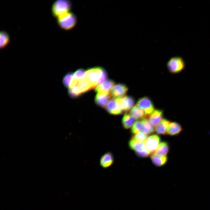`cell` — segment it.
<instances>
[{
	"label": "cell",
	"instance_id": "cell-1",
	"mask_svg": "<svg viewBox=\"0 0 210 210\" xmlns=\"http://www.w3.org/2000/svg\"><path fill=\"white\" fill-rule=\"evenodd\" d=\"M85 77L94 88L104 82L107 77V74L103 68L95 67L87 70Z\"/></svg>",
	"mask_w": 210,
	"mask_h": 210
},
{
	"label": "cell",
	"instance_id": "cell-2",
	"mask_svg": "<svg viewBox=\"0 0 210 210\" xmlns=\"http://www.w3.org/2000/svg\"><path fill=\"white\" fill-rule=\"evenodd\" d=\"M72 4L68 0H57L52 4V13L53 16L57 18L69 12L71 8Z\"/></svg>",
	"mask_w": 210,
	"mask_h": 210
},
{
	"label": "cell",
	"instance_id": "cell-3",
	"mask_svg": "<svg viewBox=\"0 0 210 210\" xmlns=\"http://www.w3.org/2000/svg\"><path fill=\"white\" fill-rule=\"evenodd\" d=\"M59 26L63 29L70 30L74 27L77 22L76 15L69 12L57 18Z\"/></svg>",
	"mask_w": 210,
	"mask_h": 210
},
{
	"label": "cell",
	"instance_id": "cell-4",
	"mask_svg": "<svg viewBox=\"0 0 210 210\" xmlns=\"http://www.w3.org/2000/svg\"><path fill=\"white\" fill-rule=\"evenodd\" d=\"M186 63L181 57L175 56L171 57L167 63V67L171 74H176L183 71L186 67Z\"/></svg>",
	"mask_w": 210,
	"mask_h": 210
},
{
	"label": "cell",
	"instance_id": "cell-5",
	"mask_svg": "<svg viewBox=\"0 0 210 210\" xmlns=\"http://www.w3.org/2000/svg\"><path fill=\"white\" fill-rule=\"evenodd\" d=\"M129 146L130 148L140 157H147L150 155L146 148L145 142H139L131 139L129 142Z\"/></svg>",
	"mask_w": 210,
	"mask_h": 210
},
{
	"label": "cell",
	"instance_id": "cell-6",
	"mask_svg": "<svg viewBox=\"0 0 210 210\" xmlns=\"http://www.w3.org/2000/svg\"><path fill=\"white\" fill-rule=\"evenodd\" d=\"M136 105L144 110L147 117L155 110L152 101L148 97L145 96L139 98Z\"/></svg>",
	"mask_w": 210,
	"mask_h": 210
},
{
	"label": "cell",
	"instance_id": "cell-7",
	"mask_svg": "<svg viewBox=\"0 0 210 210\" xmlns=\"http://www.w3.org/2000/svg\"><path fill=\"white\" fill-rule=\"evenodd\" d=\"M115 99L120 109L126 113L131 110L135 103L134 99L131 96L125 95Z\"/></svg>",
	"mask_w": 210,
	"mask_h": 210
},
{
	"label": "cell",
	"instance_id": "cell-8",
	"mask_svg": "<svg viewBox=\"0 0 210 210\" xmlns=\"http://www.w3.org/2000/svg\"><path fill=\"white\" fill-rule=\"evenodd\" d=\"M160 140V137L157 134H153L148 137L145 143L146 148L150 155L155 151Z\"/></svg>",
	"mask_w": 210,
	"mask_h": 210
},
{
	"label": "cell",
	"instance_id": "cell-9",
	"mask_svg": "<svg viewBox=\"0 0 210 210\" xmlns=\"http://www.w3.org/2000/svg\"><path fill=\"white\" fill-rule=\"evenodd\" d=\"M128 90L125 84L118 83L115 85L111 92V97L115 99L123 97L126 95Z\"/></svg>",
	"mask_w": 210,
	"mask_h": 210
},
{
	"label": "cell",
	"instance_id": "cell-10",
	"mask_svg": "<svg viewBox=\"0 0 210 210\" xmlns=\"http://www.w3.org/2000/svg\"><path fill=\"white\" fill-rule=\"evenodd\" d=\"M114 159L112 153L108 151L103 154L99 160V164L103 168L107 169L111 167L113 164Z\"/></svg>",
	"mask_w": 210,
	"mask_h": 210
},
{
	"label": "cell",
	"instance_id": "cell-11",
	"mask_svg": "<svg viewBox=\"0 0 210 210\" xmlns=\"http://www.w3.org/2000/svg\"><path fill=\"white\" fill-rule=\"evenodd\" d=\"M105 107L106 111L110 114L119 115L122 114L123 112L118 106L114 98L111 99Z\"/></svg>",
	"mask_w": 210,
	"mask_h": 210
},
{
	"label": "cell",
	"instance_id": "cell-12",
	"mask_svg": "<svg viewBox=\"0 0 210 210\" xmlns=\"http://www.w3.org/2000/svg\"><path fill=\"white\" fill-rule=\"evenodd\" d=\"M115 85V82L113 80L107 79L97 86L95 89V91L97 93L110 94L112 88Z\"/></svg>",
	"mask_w": 210,
	"mask_h": 210
},
{
	"label": "cell",
	"instance_id": "cell-13",
	"mask_svg": "<svg viewBox=\"0 0 210 210\" xmlns=\"http://www.w3.org/2000/svg\"><path fill=\"white\" fill-rule=\"evenodd\" d=\"M148 116L151 123L154 127L156 126L163 119V111L161 109H155Z\"/></svg>",
	"mask_w": 210,
	"mask_h": 210
},
{
	"label": "cell",
	"instance_id": "cell-14",
	"mask_svg": "<svg viewBox=\"0 0 210 210\" xmlns=\"http://www.w3.org/2000/svg\"><path fill=\"white\" fill-rule=\"evenodd\" d=\"M73 80L75 82L82 94L93 88L85 77L79 80H77L73 79Z\"/></svg>",
	"mask_w": 210,
	"mask_h": 210
},
{
	"label": "cell",
	"instance_id": "cell-15",
	"mask_svg": "<svg viewBox=\"0 0 210 210\" xmlns=\"http://www.w3.org/2000/svg\"><path fill=\"white\" fill-rule=\"evenodd\" d=\"M181 125L176 122H171L167 130V134L172 136L179 134L183 131Z\"/></svg>",
	"mask_w": 210,
	"mask_h": 210
},
{
	"label": "cell",
	"instance_id": "cell-16",
	"mask_svg": "<svg viewBox=\"0 0 210 210\" xmlns=\"http://www.w3.org/2000/svg\"><path fill=\"white\" fill-rule=\"evenodd\" d=\"M111 97V93H97L95 96V102L98 106L103 108L106 106Z\"/></svg>",
	"mask_w": 210,
	"mask_h": 210
},
{
	"label": "cell",
	"instance_id": "cell-17",
	"mask_svg": "<svg viewBox=\"0 0 210 210\" xmlns=\"http://www.w3.org/2000/svg\"><path fill=\"white\" fill-rule=\"evenodd\" d=\"M169 149L168 143L166 142L163 141L160 143L157 149L153 154L159 156H166Z\"/></svg>",
	"mask_w": 210,
	"mask_h": 210
},
{
	"label": "cell",
	"instance_id": "cell-18",
	"mask_svg": "<svg viewBox=\"0 0 210 210\" xmlns=\"http://www.w3.org/2000/svg\"><path fill=\"white\" fill-rule=\"evenodd\" d=\"M171 122L167 119H163L155 129L156 133L160 134H167V130Z\"/></svg>",
	"mask_w": 210,
	"mask_h": 210
},
{
	"label": "cell",
	"instance_id": "cell-19",
	"mask_svg": "<svg viewBox=\"0 0 210 210\" xmlns=\"http://www.w3.org/2000/svg\"><path fill=\"white\" fill-rule=\"evenodd\" d=\"M136 120L130 113H126L122 119L123 128L125 129H129L134 124Z\"/></svg>",
	"mask_w": 210,
	"mask_h": 210
},
{
	"label": "cell",
	"instance_id": "cell-20",
	"mask_svg": "<svg viewBox=\"0 0 210 210\" xmlns=\"http://www.w3.org/2000/svg\"><path fill=\"white\" fill-rule=\"evenodd\" d=\"M130 113L136 119L142 120L147 117L144 110L136 105L131 109Z\"/></svg>",
	"mask_w": 210,
	"mask_h": 210
},
{
	"label": "cell",
	"instance_id": "cell-21",
	"mask_svg": "<svg viewBox=\"0 0 210 210\" xmlns=\"http://www.w3.org/2000/svg\"><path fill=\"white\" fill-rule=\"evenodd\" d=\"M143 123V128L142 132L147 135L154 132L155 130L154 126L152 125L149 120L146 118L142 120Z\"/></svg>",
	"mask_w": 210,
	"mask_h": 210
},
{
	"label": "cell",
	"instance_id": "cell-22",
	"mask_svg": "<svg viewBox=\"0 0 210 210\" xmlns=\"http://www.w3.org/2000/svg\"><path fill=\"white\" fill-rule=\"evenodd\" d=\"M150 158L153 163L157 167L164 165L168 160V158L167 156H159L154 154L151 155Z\"/></svg>",
	"mask_w": 210,
	"mask_h": 210
},
{
	"label": "cell",
	"instance_id": "cell-23",
	"mask_svg": "<svg viewBox=\"0 0 210 210\" xmlns=\"http://www.w3.org/2000/svg\"><path fill=\"white\" fill-rule=\"evenodd\" d=\"M10 41L8 34L6 32L2 31L0 33V47L2 48L6 46Z\"/></svg>",
	"mask_w": 210,
	"mask_h": 210
},
{
	"label": "cell",
	"instance_id": "cell-24",
	"mask_svg": "<svg viewBox=\"0 0 210 210\" xmlns=\"http://www.w3.org/2000/svg\"><path fill=\"white\" fill-rule=\"evenodd\" d=\"M142 128L143 123L141 120H138L134 124L131 129V132L133 135H134L142 132Z\"/></svg>",
	"mask_w": 210,
	"mask_h": 210
},
{
	"label": "cell",
	"instance_id": "cell-25",
	"mask_svg": "<svg viewBox=\"0 0 210 210\" xmlns=\"http://www.w3.org/2000/svg\"><path fill=\"white\" fill-rule=\"evenodd\" d=\"M148 137L147 135L142 132L133 135L131 139L139 142H145Z\"/></svg>",
	"mask_w": 210,
	"mask_h": 210
},
{
	"label": "cell",
	"instance_id": "cell-26",
	"mask_svg": "<svg viewBox=\"0 0 210 210\" xmlns=\"http://www.w3.org/2000/svg\"><path fill=\"white\" fill-rule=\"evenodd\" d=\"M74 74L70 72L67 73L64 77L63 80V84L66 87H69L73 79Z\"/></svg>",
	"mask_w": 210,
	"mask_h": 210
},
{
	"label": "cell",
	"instance_id": "cell-27",
	"mask_svg": "<svg viewBox=\"0 0 210 210\" xmlns=\"http://www.w3.org/2000/svg\"><path fill=\"white\" fill-rule=\"evenodd\" d=\"M85 71L82 68L78 69L74 74L73 79L78 80L84 78L85 76Z\"/></svg>",
	"mask_w": 210,
	"mask_h": 210
}]
</instances>
